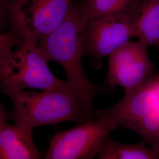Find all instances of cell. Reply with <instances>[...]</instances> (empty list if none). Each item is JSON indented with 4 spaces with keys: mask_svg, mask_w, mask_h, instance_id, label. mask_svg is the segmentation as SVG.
Masks as SVG:
<instances>
[{
    "mask_svg": "<svg viewBox=\"0 0 159 159\" xmlns=\"http://www.w3.org/2000/svg\"><path fill=\"white\" fill-rule=\"evenodd\" d=\"M87 21L81 1L73 2L61 24L40 40L37 47L48 62L58 63L63 67L67 84L75 91L84 110L92 119L95 110L93 102L101 89L91 82L83 66V39Z\"/></svg>",
    "mask_w": 159,
    "mask_h": 159,
    "instance_id": "obj_1",
    "label": "cell"
},
{
    "mask_svg": "<svg viewBox=\"0 0 159 159\" xmlns=\"http://www.w3.org/2000/svg\"><path fill=\"white\" fill-rule=\"evenodd\" d=\"M156 87H157V91L159 97V79H156Z\"/></svg>",
    "mask_w": 159,
    "mask_h": 159,
    "instance_id": "obj_16",
    "label": "cell"
},
{
    "mask_svg": "<svg viewBox=\"0 0 159 159\" xmlns=\"http://www.w3.org/2000/svg\"><path fill=\"white\" fill-rule=\"evenodd\" d=\"M100 159H159V149L146 146V142L125 144L108 137L104 143Z\"/></svg>",
    "mask_w": 159,
    "mask_h": 159,
    "instance_id": "obj_11",
    "label": "cell"
},
{
    "mask_svg": "<svg viewBox=\"0 0 159 159\" xmlns=\"http://www.w3.org/2000/svg\"><path fill=\"white\" fill-rule=\"evenodd\" d=\"M24 41L23 37L11 29L5 33L0 32V60L21 46Z\"/></svg>",
    "mask_w": 159,
    "mask_h": 159,
    "instance_id": "obj_13",
    "label": "cell"
},
{
    "mask_svg": "<svg viewBox=\"0 0 159 159\" xmlns=\"http://www.w3.org/2000/svg\"><path fill=\"white\" fill-rule=\"evenodd\" d=\"M51 72L37 45L27 40L0 60V92L51 90L66 85Z\"/></svg>",
    "mask_w": 159,
    "mask_h": 159,
    "instance_id": "obj_4",
    "label": "cell"
},
{
    "mask_svg": "<svg viewBox=\"0 0 159 159\" xmlns=\"http://www.w3.org/2000/svg\"><path fill=\"white\" fill-rule=\"evenodd\" d=\"M7 116L3 104L0 102V131L8 125Z\"/></svg>",
    "mask_w": 159,
    "mask_h": 159,
    "instance_id": "obj_15",
    "label": "cell"
},
{
    "mask_svg": "<svg viewBox=\"0 0 159 159\" xmlns=\"http://www.w3.org/2000/svg\"><path fill=\"white\" fill-rule=\"evenodd\" d=\"M136 10L116 12L87 21L83 52L96 64V68L101 67L103 58L135 37L134 16Z\"/></svg>",
    "mask_w": 159,
    "mask_h": 159,
    "instance_id": "obj_7",
    "label": "cell"
},
{
    "mask_svg": "<svg viewBox=\"0 0 159 159\" xmlns=\"http://www.w3.org/2000/svg\"><path fill=\"white\" fill-rule=\"evenodd\" d=\"M148 47L138 40L128 41L108 57L107 82L111 87H121L129 91L142 85L152 74L153 64Z\"/></svg>",
    "mask_w": 159,
    "mask_h": 159,
    "instance_id": "obj_8",
    "label": "cell"
},
{
    "mask_svg": "<svg viewBox=\"0 0 159 159\" xmlns=\"http://www.w3.org/2000/svg\"><path fill=\"white\" fill-rule=\"evenodd\" d=\"M73 0H14L10 29L35 44L63 23Z\"/></svg>",
    "mask_w": 159,
    "mask_h": 159,
    "instance_id": "obj_5",
    "label": "cell"
},
{
    "mask_svg": "<svg viewBox=\"0 0 159 159\" xmlns=\"http://www.w3.org/2000/svg\"><path fill=\"white\" fill-rule=\"evenodd\" d=\"M95 117L112 121L133 131L152 148L159 149V97L156 79L147 80L136 89L125 91L112 107L94 110Z\"/></svg>",
    "mask_w": 159,
    "mask_h": 159,
    "instance_id": "obj_3",
    "label": "cell"
},
{
    "mask_svg": "<svg viewBox=\"0 0 159 159\" xmlns=\"http://www.w3.org/2000/svg\"><path fill=\"white\" fill-rule=\"evenodd\" d=\"M117 128L112 121L96 117L57 132L49 140L44 159H93L98 156L110 133Z\"/></svg>",
    "mask_w": 159,
    "mask_h": 159,
    "instance_id": "obj_6",
    "label": "cell"
},
{
    "mask_svg": "<svg viewBox=\"0 0 159 159\" xmlns=\"http://www.w3.org/2000/svg\"><path fill=\"white\" fill-rule=\"evenodd\" d=\"M12 110L7 119L15 124L34 129L41 125H54L65 121L79 124L91 120L85 113L74 90L66 85L51 90L7 92Z\"/></svg>",
    "mask_w": 159,
    "mask_h": 159,
    "instance_id": "obj_2",
    "label": "cell"
},
{
    "mask_svg": "<svg viewBox=\"0 0 159 159\" xmlns=\"http://www.w3.org/2000/svg\"><path fill=\"white\" fill-rule=\"evenodd\" d=\"M143 0H83V11L88 21L114 13L136 11Z\"/></svg>",
    "mask_w": 159,
    "mask_h": 159,
    "instance_id": "obj_12",
    "label": "cell"
},
{
    "mask_svg": "<svg viewBox=\"0 0 159 159\" xmlns=\"http://www.w3.org/2000/svg\"><path fill=\"white\" fill-rule=\"evenodd\" d=\"M33 129L7 125L0 131V159H39L41 153L33 139Z\"/></svg>",
    "mask_w": 159,
    "mask_h": 159,
    "instance_id": "obj_9",
    "label": "cell"
},
{
    "mask_svg": "<svg viewBox=\"0 0 159 159\" xmlns=\"http://www.w3.org/2000/svg\"><path fill=\"white\" fill-rule=\"evenodd\" d=\"M14 0H0V32L10 30L11 10Z\"/></svg>",
    "mask_w": 159,
    "mask_h": 159,
    "instance_id": "obj_14",
    "label": "cell"
},
{
    "mask_svg": "<svg viewBox=\"0 0 159 159\" xmlns=\"http://www.w3.org/2000/svg\"><path fill=\"white\" fill-rule=\"evenodd\" d=\"M135 37L159 48V0H143L134 16Z\"/></svg>",
    "mask_w": 159,
    "mask_h": 159,
    "instance_id": "obj_10",
    "label": "cell"
}]
</instances>
